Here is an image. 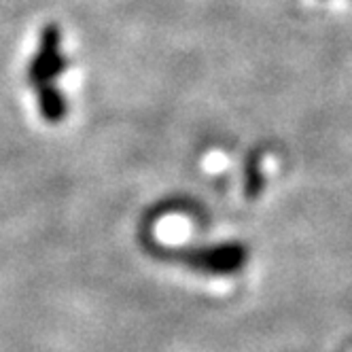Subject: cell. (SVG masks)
<instances>
[{
    "mask_svg": "<svg viewBox=\"0 0 352 352\" xmlns=\"http://www.w3.org/2000/svg\"><path fill=\"white\" fill-rule=\"evenodd\" d=\"M60 30L56 26H47L41 34V47L38 54L30 64L28 79L32 85H47L54 77H58L60 72L66 68V58L60 56Z\"/></svg>",
    "mask_w": 352,
    "mask_h": 352,
    "instance_id": "obj_1",
    "label": "cell"
},
{
    "mask_svg": "<svg viewBox=\"0 0 352 352\" xmlns=\"http://www.w3.org/2000/svg\"><path fill=\"white\" fill-rule=\"evenodd\" d=\"M38 109H41L43 119L56 123V121H62L66 115V100L56 87L43 85L38 91Z\"/></svg>",
    "mask_w": 352,
    "mask_h": 352,
    "instance_id": "obj_2",
    "label": "cell"
}]
</instances>
